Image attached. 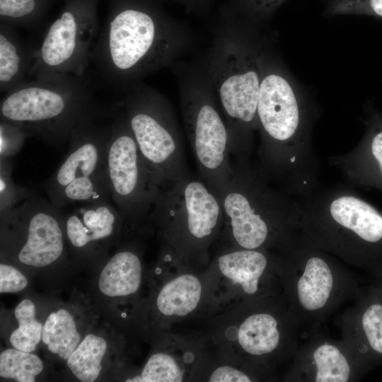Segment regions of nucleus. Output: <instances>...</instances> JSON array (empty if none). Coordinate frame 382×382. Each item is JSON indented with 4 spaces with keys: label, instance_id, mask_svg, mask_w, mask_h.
<instances>
[{
    "label": "nucleus",
    "instance_id": "obj_1",
    "mask_svg": "<svg viewBox=\"0 0 382 382\" xmlns=\"http://www.w3.org/2000/svg\"><path fill=\"white\" fill-rule=\"evenodd\" d=\"M260 63L257 167L290 196L302 198L320 187L318 161L311 134V117L290 79L262 45Z\"/></svg>",
    "mask_w": 382,
    "mask_h": 382
},
{
    "label": "nucleus",
    "instance_id": "obj_2",
    "mask_svg": "<svg viewBox=\"0 0 382 382\" xmlns=\"http://www.w3.org/2000/svg\"><path fill=\"white\" fill-rule=\"evenodd\" d=\"M192 43L186 26L156 0H108L105 23L90 61L120 92L152 72L170 66Z\"/></svg>",
    "mask_w": 382,
    "mask_h": 382
},
{
    "label": "nucleus",
    "instance_id": "obj_3",
    "mask_svg": "<svg viewBox=\"0 0 382 382\" xmlns=\"http://www.w3.org/2000/svg\"><path fill=\"white\" fill-rule=\"evenodd\" d=\"M253 25L221 10L213 41L200 59L226 121L230 152L248 161L257 130L261 42Z\"/></svg>",
    "mask_w": 382,
    "mask_h": 382
},
{
    "label": "nucleus",
    "instance_id": "obj_4",
    "mask_svg": "<svg viewBox=\"0 0 382 382\" xmlns=\"http://www.w3.org/2000/svg\"><path fill=\"white\" fill-rule=\"evenodd\" d=\"M215 354L246 366L267 381L289 364L302 337L301 325L282 293L236 304L208 316Z\"/></svg>",
    "mask_w": 382,
    "mask_h": 382
},
{
    "label": "nucleus",
    "instance_id": "obj_5",
    "mask_svg": "<svg viewBox=\"0 0 382 382\" xmlns=\"http://www.w3.org/2000/svg\"><path fill=\"white\" fill-rule=\"evenodd\" d=\"M299 233L318 248L374 278L382 276V212L349 185L296 199Z\"/></svg>",
    "mask_w": 382,
    "mask_h": 382
},
{
    "label": "nucleus",
    "instance_id": "obj_6",
    "mask_svg": "<svg viewBox=\"0 0 382 382\" xmlns=\"http://www.w3.org/2000/svg\"><path fill=\"white\" fill-rule=\"evenodd\" d=\"M220 196L224 224L223 247L281 252L299 233L296 200L275 188L250 161H236Z\"/></svg>",
    "mask_w": 382,
    "mask_h": 382
},
{
    "label": "nucleus",
    "instance_id": "obj_7",
    "mask_svg": "<svg viewBox=\"0 0 382 382\" xmlns=\"http://www.w3.org/2000/svg\"><path fill=\"white\" fill-rule=\"evenodd\" d=\"M101 107L85 74H43L5 93L0 117L21 127L28 137L59 148Z\"/></svg>",
    "mask_w": 382,
    "mask_h": 382
},
{
    "label": "nucleus",
    "instance_id": "obj_8",
    "mask_svg": "<svg viewBox=\"0 0 382 382\" xmlns=\"http://www.w3.org/2000/svg\"><path fill=\"white\" fill-rule=\"evenodd\" d=\"M278 253L282 294L306 331L321 328L330 316L362 290L354 274L338 258L300 233Z\"/></svg>",
    "mask_w": 382,
    "mask_h": 382
},
{
    "label": "nucleus",
    "instance_id": "obj_9",
    "mask_svg": "<svg viewBox=\"0 0 382 382\" xmlns=\"http://www.w3.org/2000/svg\"><path fill=\"white\" fill-rule=\"evenodd\" d=\"M163 246L192 266L205 269L219 241L224 218L219 197L190 175L161 189L150 214Z\"/></svg>",
    "mask_w": 382,
    "mask_h": 382
},
{
    "label": "nucleus",
    "instance_id": "obj_10",
    "mask_svg": "<svg viewBox=\"0 0 382 382\" xmlns=\"http://www.w3.org/2000/svg\"><path fill=\"white\" fill-rule=\"evenodd\" d=\"M170 67L178 81L184 125L199 177L220 197L233 172L226 121L200 59L176 61Z\"/></svg>",
    "mask_w": 382,
    "mask_h": 382
},
{
    "label": "nucleus",
    "instance_id": "obj_11",
    "mask_svg": "<svg viewBox=\"0 0 382 382\" xmlns=\"http://www.w3.org/2000/svg\"><path fill=\"white\" fill-rule=\"evenodd\" d=\"M115 107H101L72 132L69 152L43 183L50 202L59 209L72 204L108 202L106 151Z\"/></svg>",
    "mask_w": 382,
    "mask_h": 382
},
{
    "label": "nucleus",
    "instance_id": "obj_12",
    "mask_svg": "<svg viewBox=\"0 0 382 382\" xmlns=\"http://www.w3.org/2000/svg\"><path fill=\"white\" fill-rule=\"evenodd\" d=\"M121 93L118 106L161 189L189 175L180 128L169 100L143 81Z\"/></svg>",
    "mask_w": 382,
    "mask_h": 382
},
{
    "label": "nucleus",
    "instance_id": "obj_13",
    "mask_svg": "<svg viewBox=\"0 0 382 382\" xmlns=\"http://www.w3.org/2000/svg\"><path fill=\"white\" fill-rule=\"evenodd\" d=\"M279 268L277 252L221 246L204 270V316L282 293Z\"/></svg>",
    "mask_w": 382,
    "mask_h": 382
},
{
    "label": "nucleus",
    "instance_id": "obj_14",
    "mask_svg": "<svg viewBox=\"0 0 382 382\" xmlns=\"http://www.w3.org/2000/svg\"><path fill=\"white\" fill-rule=\"evenodd\" d=\"M111 199L132 226L150 220L161 187L146 164L118 105L106 151Z\"/></svg>",
    "mask_w": 382,
    "mask_h": 382
},
{
    "label": "nucleus",
    "instance_id": "obj_15",
    "mask_svg": "<svg viewBox=\"0 0 382 382\" xmlns=\"http://www.w3.org/2000/svg\"><path fill=\"white\" fill-rule=\"evenodd\" d=\"M99 0H65L60 15L35 48L30 76L43 74L83 75L98 35Z\"/></svg>",
    "mask_w": 382,
    "mask_h": 382
},
{
    "label": "nucleus",
    "instance_id": "obj_16",
    "mask_svg": "<svg viewBox=\"0 0 382 382\" xmlns=\"http://www.w3.org/2000/svg\"><path fill=\"white\" fill-rule=\"evenodd\" d=\"M1 219L7 238L11 245H16L17 259L23 265L45 267L63 255V214L49 199L33 192L1 212Z\"/></svg>",
    "mask_w": 382,
    "mask_h": 382
},
{
    "label": "nucleus",
    "instance_id": "obj_17",
    "mask_svg": "<svg viewBox=\"0 0 382 382\" xmlns=\"http://www.w3.org/2000/svg\"><path fill=\"white\" fill-rule=\"evenodd\" d=\"M288 364L283 380L288 382L357 381L371 368L342 340L322 332L321 328L306 332Z\"/></svg>",
    "mask_w": 382,
    "mask_h": 382
},
{
    "label": "nucleus",
    "instance_id": "obj_18",
    "mask_svg": "<svg viewBox=\"0 0 382 382\" xmlns=\"http://www.w3.org/2000/svg\"><path fill=\"white\" fill-rule=\"evenodd\" d=\"M160 261L163 277L153 296L154 318L163 332L178 322L203 313L205 300V269L184 262L163 246Z\"/></svg>",
    "mask_w": 382,
    "mask_h": 382
},
{
    "label": "nucleus",
    "instance_id": "obj_19",
    "mask_svg": "<svg viewBox=\"0 0 382 382\" xmlns=\"http://www.w3.org/2000/svg\"><path fill=\"white\" fill-rule=\"evenodd\" d=\"M164 333L163 347L151 353L139 374L125 381H198L214 352L207 335Z\"/></svg>",
    "mask_w": 382,
    "mask_h": 382
},
{
    "label": "nucleus",
    "instance_id": "obj_20",
    "mask_svg": "<svg viewBox=\"0 0 382 382\" xmlns=\"http://www.w3.org/2000/svg\"><path fill=\"white\" fill-rule=\"evenodd\" d=\"M342 339L371 369L382 364V299L371 285L336 319Z\"/></svg>",
    "mask_w": 382,
    "mask_h": 382
},
{
    "label": "nucleus",
    "instance_id": "obj_21",
    "mask_svg": "<svg viewBox=\"0 0 382 382\" xmlns=\"http://www.w3.org/2000/svg\"><path fill=\"white\" fill-rule=\"evenodd\" d=\"M65 237L79 251H93L117 236L125 221L117 207L108 202L81 204L63 214Z\"/></svg>",
    "mask_w": 382,
    "mask_h": 382
},
{
    "label": "nucleus",
    "instance_id": "obj_22",
    "mask_svg": "<svg viewBox=\"0 0 382 382\" xmlns=\"http://www.w3.org/2000/svg\"><path fill=\"white\" fill-rule=\"evenodd\" d=\"M330 160L352 185L382 191V113L371 115L363 138L352 150Z\"/></svg>",
    "mask_w": 382,
    "mask_h": 382
},
{
    "label": "nucleus",
    "instance_id": "obj_23",
    "mask_svg": "<svg viewBox=\"0 0 382 382\" xmlns=\"http://www.w3.org/2000/svg\"><path fill=\"white\" fill-rule=\"evenodd\" d=\"M142 279L139 252L134 247H126L115 253L103 267L98 286L106 296L127 297L139 291Z\"/></svg>",
    "mask_w": 382,
    "mask_h": 382
},
{
    "label": "nucleus",
    "instance_id": "obj_24",
    "mask_svg": "<svg viewBox=\"0 0 382 382\" xmlns=\"http://www.w3.org/2000/svg\"><path fill=\"white\" fill-rule=\"evenodd\" d=\"M35 48L28 47L16 28L0 23V91L6 93L28 80Z\"/></svg>",
    "mask_w": 382,
    "mask_h": 382
},
{
    "label": "nucleus",
    "instance_id": "obj_25",
    "mask_svg": "<svg viewBox=\"0 0 382 382\" xmlns=\"http://www.w3.org/2000/svg\"><path fill=\"white\" fill-rule=\"evenodd\" d=\"M42 340L51 353L66 361L81 341L73 315L65 308L50 313L43 324Z\"/></svg>",
    "mask_w": 382,
    "mask_h": 382
},
{
    "label": "nucleus",
    "instance_id": "obj_26",
    "mask_svg": "<svg viewBox=\"0 0 382 382\" xmlns=\"http://www.w3.org/2000/svg\"><path fill=\"white\" fill-rule=\"evenodd\" d=\"M107 348L105 338L93 333L88 334L67 359V366L79 381H95L101 372Z\"/></svg>",
    "mask_w": 382,
    "mask_h": 382
},
{
    "label": "nucleus",
    "instance_id": "obj_27",
    "mask_svg": "<svg viewBox=\"0 0 382 382\" xmlns=\"http://www.w3.org/2000/svg\"><path fill=\"white\" fill-rule=\"evenodd\" d=\"M18 327L10 335L13 347L28 352L35 351L42 340L43 325L36 318L34 303L28 299L21 301L14 310Z\"/></svg>",
    "mask_w": 382,
    "mask_h": 382
},
{
    "label": "nucleus",
    "instance_id": "obj_28",
    "mask_svg": "<svg viewBox=\"0 0 382 382\" xmlns=\"http://www.w3.org/2000/svg\"><path fill=\"white\" fill-rule=\"evenodd\" d=\"M41 359L32 352L14 347L3 350L0 354V376L18 382H34L43 370Z\"/></svg>",
    "mask_w": 382,
    "mask_h": 382
},
{
    "label": "nucleus",
    "instance_id": "obj_29",
    "mask_svg": "<svg viewBox=\"0 0 382 382\" xmlns=\"http://www.w3.org/2000/svg\"><path fill=\"white\" fill-rule=\"evenodd\" d=\"M54 0H0V23L29 28L37 25Z\"/></svg>",
    "mask_w": 382,
    "mask_h": 382
},
{
    "label": "nucleus",
    "instance_id": "obj_30",
    "mask_svg": "<svg viewBox=\"0 0 382 382\" xmlns=\"http://www.w3.org/2000/svg\"><path fill=\"white\" fill-rule=\"evenodd\" d=\"M259 372L243 364L218 357L214 351L201 373L198 381L252 382L266 381Z\"/></svg>",
    "mask_w": 382,
    "mask_h": 382
},
{
    "label": "nucleus",
    "instance_id": "obj_31",
    "mask_svg": "<svg viewBox=\"0 0 382 382\" xmlns=\"http://www.w3.org/2000/svg\"><path fill=\"white\" fill-rule=\"evenodd\" d=\"M286 0H230L221 10L253 26L269 19Z\"/></svg>",
    "mask_w": 382,
    "mask_h": 382
},
{
    "label": "nucleus",
    "instance_id": "obj_32",
    "mask_svg": "<svg viewBox=\"0 0 382 382\" xmlns=\"http://www.w3.org/2000/svg\"><path fill=\"white\" fill-rule=\"evenodd\" d=\"M0 209H9L30 195L33 192L14 183L11 178L12 163L10 158L0 160Z\"/></svg>",
    "mask_w": 382,
    "mask_h": 382
},
{
    "label": "nucleus",
    "instance_id": "obj_33",
    "mask_svg": "<svg viewBox=\"0 0 382 382\" xmlns=\"http://www.w3.org/2000/svg\"><path fill=\"white\" fill-rule=\"evenodd\" d=\"M328 15H369L382 17V0H330Z\"/></svg>",
    "mask_w": 382,
    "mask_h": 382
},
{
    "label": "nucleus",
    "instance_id": "obj_34",
    "mask_svg": "<svg viewBox=\"0 0 382 382\" xmlns=\"http://www.w3.org/2000/svg\"><path fill=\"white\" fill-rule=\"evenodd\" d=\"M28 135L21 127L8 122H0L1 160L11 158L21 148Z\"/></svg>",
    "mask_w": 382,
    "mask_h": 382
},
{
    "label": "nucleus",
    "instance_id": "obj_35",
    "mask_svg": "<svg viewBox=\"0 0 382 382\" xmlns=\"http://www.w3.org/2000/svg\"><path fill=\"white\" fill-rule=\"evenodd\" d=\"M28 280L25 276L15 267L1 263L0 293H18L26 288Z\"/></svg>",
    "mask_w": 382,
    "mask_h": 382
},
{
    "label": "nucleus",
    "instance_id": "obj_36",
    "mask_svg": "<svg viewBox=\"0 0 382 382\" xmlns=\"http://www.w3.org/2000/svg\"><path fill=\"white\" fill-rule=\"evenodd\" d=\"M159 2L161 0H156ZM181 4L189 11L197 12V13H205L207 12L213 0H173Z\"/></svg>",
    "mask_w": 382,
    "mask_h": 382
},
{
    "label": "nucleus",
    "instance_id": "obj_37",
    "mask_svg": "<svg viewBox=\"0 0 382 382\" xmlns=\"http://www.w3.org/2000/svg\"><path fill=\"white\" fill-rule=\"evenodd\" d=\"M382 299V276L375 278V282L371 285Z\"/></svg>",
    "mask_w": 382,
    "mask_h": 382
}]
</instances>
